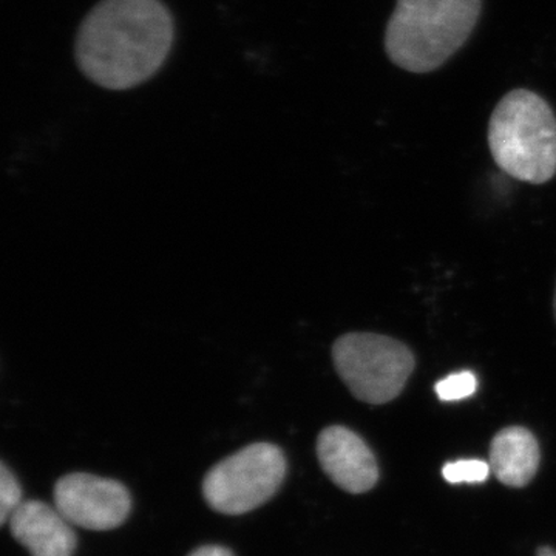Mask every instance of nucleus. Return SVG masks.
<instances>
[{
  "label": "nucleus",
  "mask_w": 556,
  "mask_h": 556,
  "mask_svg": "<svg viewBox=\"0 0 556 556\" xmlns=\"http://www.w3.org/2000/svg\"><path fill=\"white\" fill-rule=\"evenodd\" d=\"M482 0H397L388 22L386 50L397 67L428 73L470 38Z\"/></svg>",
  "instance_id": "2"
},
{
  "label": "nucleus",
  "mask_w": 556,
  "mask_h": 556,
  "mask_svg": "<svg viewBox=\"0 0 556 556\" xmlns=\"http://www.w3.org/2000/svg\"><path fill=\"white\" fill-rule=\"evenodd\" d=\"M11 535L31 556H72L76 535L72 522L49 504L27 501L9 519Z\"/></svg>",
  "instance_id": "8"
},
{
  "label": "nucleus",
  "mask_w": 556,
  "mask_h": 556,
  "mask_svg": "<svg viewBox=\"0 0 556 556\" xmlns=\"http://www.w3.org/2000/svg\"><path fill=\"white\" fill-rule=\"evenodd\" d=\"M477 388V376L471 371H460L439 380L434 390H437L438 397L441 401L455 402L473 396Z\"/></svg>",
  "instance_id": "11"
},
{
  "label": "nucleus",
  "mask_w": 556,
  "mask_h": 556,
  "mask_svg": "<svg viewBox=\"0 0 556 556\" xmlns=\"http://www.w3.org/2000/svg\"><path fill=\"white\" fill-rule=\"evenodd\" d=\"M54 504L72 525L98 532L126 522L131 508L126 486L89 473L61 478L54 485Z\"/></svg>",
  "instance_id": "6"
},
{
  "label": "nucleus",
  "mask_w": 556,
  "mask_h": 556,
  "mask_svg": "<svg viewBox=\"0 0 556 556\" xmlns=\"http://www.w3.org/2000/svg\"><path fill=\"white\" fill-rule=\"evenodd\" d=\"M172 42L174 21L160 0H102L80 25L76 60L98 86L127 90L163 67Z\"/></svg>",
  "instance_id": "1"
},
{
  "label": "nucleus",
  "mask_w": 556,
  "mask_h": 556,
  "mask_svg": "<svg viewBox=\"0 0 556 556\" xmlns=\"http://www.w3.org/2000/svg\"><path fill=\"white\" fill-rule=\"evenodd\" d=\"M540 460V445L527 428H504L490 445V468L504 485L518 489L529 484L535 478Z\"/></svg>",
  "instance_id": "9"
},
{
  "label": "nucleus",
  "mask_w": 556,
  "mask_h": 556,
  "mask_svg": "<svg viewBox=\"0 0 556 556\" xmlns=\"http://www.w3.org/2000/svg\"><path fill=\"white\" fill-rule=\"evenodd\" d=\"M489 148L510 177L532 185L551 181L556 174L554 110L533 91H510L490 118Z\"/></svg>",
  "instance_id": "3"
},
{
  "label": "nucleus",
  "mask_w": 556,
  "mask_h": 556,
  "mask_svg": "<svg viewBox=\"0 0 556 556\" xmlns=\"http://www.w3.org/2000/svg\"><path fill=\"white\" fill-rule=\"evenodd\" d=\"M536 556H556V552L551 547H541Z\"/></svg>",
  "instance_id": "14"
},
{
  "label": "nucleus",
  "mask_w": 556,
  "mask_h": 556,
  "mask_svg": "<svg viewBox=\"0 0 556 556\" xmlns=\"http://www.w3.org/2000/svg\"><path fill=\"white\" fill-rule=\"evenodd\" d=\"M554 313H555V320H556V287H555V298H554Z\"/></svg>",
  "instance_id": "15"
},
{
  "label": "nucleus",
  "mask_w": 556,
  "mask_h": 556,
  "mask_svg": "<svg viewBox=\"0 0 556 556\" xmlns=\"http://www.w3.org/2000/svg\"><path fill=\"white\" fill-rule=\"evenodd\" d=\"M287 468V457L277 445L257 442L212 467L203 481V495L219 514H248L276 495Z\"/></svg>",
  "instance_id": "5"
},
{
  "label": "nucleus",
  "mask_w": 556,
  "mask_h": 556,
  "mask_svg": "<svg viewBox=\"0 0 556 556\" xmlns=\"http://www.w3.org/2000/svg\"><path fill=\"white\" fill-rule=\"evenodd\" d=\"M22 504V489L10 468L0 466V522L7 525L11 515Z\"/></svg>",
  "instance_id": "12"
},
{
  "label": "nucleus",
  "mask_w": 556,
  "mask_h": 556,
  "mask_svg": "<svg viewBox=\"0 0 556 556\" xmlns=\"http://www.w3.org/2000/svg\"><path fill=\"white\" fill-rule=\"evenodd\" d=\"M490 470H492L490 464L484 460L463 459L445 464L442 468V477L447 479L450 484H463V482L479 484L489 478Z\"/></svg>",
  "instance_id": "10"
},
{
  "label": "nucleus",
  "mask_w": 556,
  "mask_h": 556,
  "mask_svg": "<svg viewBox=\"0 0 556 556\" xmlns=\"http://www.w3.org/2000/svg\"><path fill=\"white\" fill-rule=\"evenodd\" d=\"M332 364L357 401L382 405L407 386L416 361L404 343L372 332H350L332 345Z\"/></svg>",
  "instance_id": "4"
},
{
  "label": "nucleus",
  "mask_w": 556,
  "mask_h": 556,
  "mask_svg": "<svg viewBox=\"0 0 556 556\" xmlns=\"http://www.w3.org/2000/svg\"><path fill=\"white\" fill-rule=\"evenodd\" d=\"M316 448L321 470L345 492H368L378 482L379 467L375 455L367 442L350 428H325L318 434Z\"/></svg>",
  "instance_id": "7"
},
{
  "label": "nucleus",
  "mask_w": 556,
  "mask_h": 556,
  "mask_svg": "<svg viewBox=\"0 0 556 556\" xmlns=\"http://www.w3.org/2000/svg\"><path fill=\"white\" fill-rule=\"evenodd\" d=\"M189 556H233L232 552L228 551L226 547L219 546H204L197 548L195 552H192Z\"/></svg>",
  "instance_id": "13"
}]
</instances>
